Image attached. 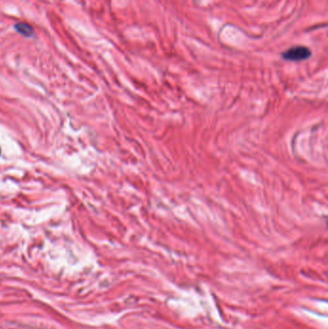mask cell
Returning a JSON list of instances; mask_svg holds the SVG:
<instances>
[{
  "instance_id": "obj_1",
  "label": "cell",
  "mask_w": 328,
  "mask_h": 329,
  "mask_svg": "<svg viewBox=\"0 0 328 329\" xmlns=\"http://www.w3.org/2000/svg\"><path fill=\"white\" fill-rule=\"evenodd\" d=\"M312 55V52L310 48L306 46H298L291 47L284 51L281 56L284 60L286 61H291V62H300L309 59Z\"/></svg>"
},
{
  "instance_id": "obj_2",
  "label": "cell",
  "mask_w": 328,
  "mask_h": 329,
  "mask_svg": "<svg viewBox=\"0 0 328 329\" xmlns=\"http://www.w3.org/2000/svg\"><path fill=\"white\" fill-rule=\"evenodd\" d=\"M15 29L17 32H19L20 34L23 35L24 37H27V38H30L34 35L33 28L27 23H17V24H15Z\"/></svg>"
}]
</instances>
